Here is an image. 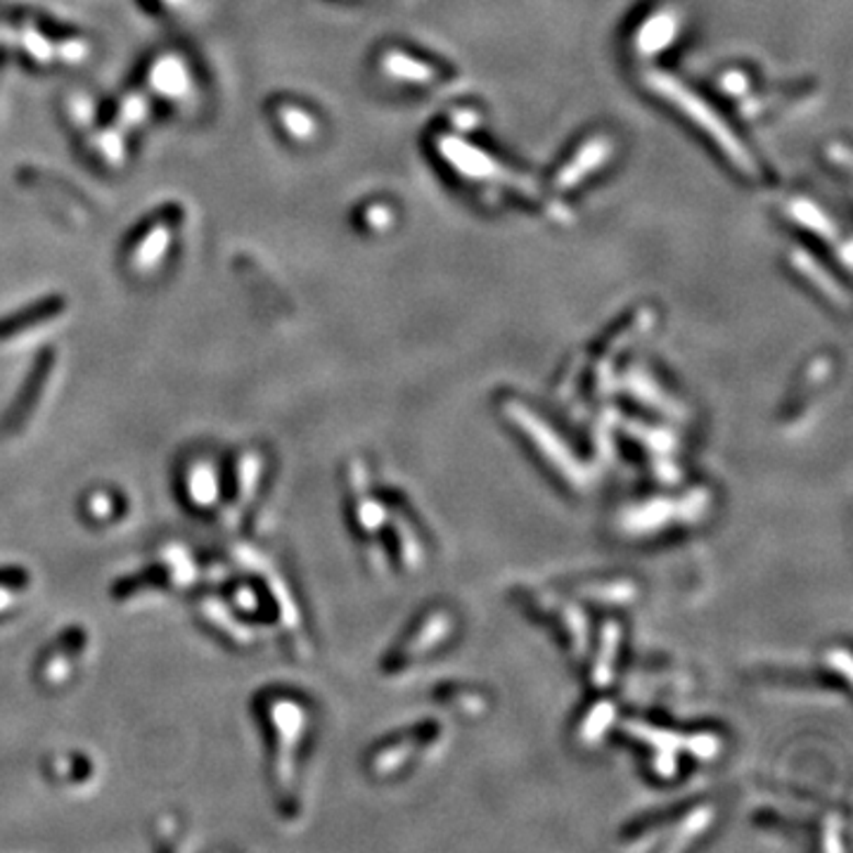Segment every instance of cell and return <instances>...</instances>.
Wrapping results in <instances>:
<instances>
[{"label":"cell","instance_id":"cell-9","mask_svg":"<svg viewBox=\"0 0 853 853\" xmlns=\"http://www.w3.org/2000/svg\"><path fill=\"white\" fill-rule=\"evenodd\" d=\"M716 822V804H695L685 808L676 818L650 820L631 834L633 840L626 842L628 849H662L681 851L695 844L705 837V832Z\"/></svg>","mask_w":853,"mask_h":853},{"label":"cell","instance_id":"cell-2","mask_svg":"<svg viewBox=\"0 0 853 853\" xmlns=\"http://www.w3.org/2000/svg\"><path fill=\"white\" fill-rule=\"evenodd\" d=\"M498 411L503 420L534 448L536 458L555 474L564 489L574 491L576 496H588L595 486L593 468L574 451L572 444L564 441L555 425L548 423L541 413L515 394L501 396Z\"/></svg>","mask_w":853,"mask_h":853},{"label":"cell","instance_id":"cell-26","mask_svg":"<svg viewBox=\"0 0 853 853\" xmlns=\"http://www.w3.org/2000/svg\"><path fill=\"white\" fill-rule=\"evenodd\" d=\"M615 718H617V709L609 699L595 702V705L591 709H586V714L579 718L576 730H574V742L579 747H583V750H593V747L603 742L609 728L615 726Z\"/></svg>","mask_w":853,"mask_h":853},{"label":"cell","instance_id":"cell-12","mask_svg":"<svg viewBox=\"0 0 853 853\" xmlns=\"http://www.w3.org/2000/svg\"><path fill=\"white\" fill-rule=\"evenodd\" d=\"M519 601L529 609H534L543 621H552V626L558 628V633L564 638L566 648L576 662L586 660L591 650L588 619L574 601H569V597L560 593L538 591V588L521 591Z\"/></svg>","mask_w":853,"mask_h":853},{"label":"cell","instance_id":"cell-13","mask_svg":"<svg viewBox=\"0 0 853 853\" xmlns=\"http://www.w3.org/2000/svg\"><path fill=\"white\" fill-rule=\"evenodd\" d=\"M650 86L654 88L656 93L666 96L673 104H678V108L683 112H687V116H691L693 122H697L699 126H705L709 136L726 149V155L736 161L738 167H742L747 173H754V164H752L750 155H747L744 147L730 136V128L714 114V110L709 108L707 102H702L695 93L687 91V88H683L678 81H673L671 77H666V74H652Z\"/></svg>","mask_w":853,"mask_h":853},{"label":"cell","instance_id":"cell-22","mask_svg":"<svg viewBox=\"0 0 853 853\" xmlns=\"http://www.w3.org/2000/svg\"><path fill=\"white\" fill-rule=\"evenodd\" d=\"M621 642H624L621 624L617 619L605 621L588 664V683L595 687V691H605V687H609L611 681H615L617 664L621 656Z\"/></svg>","mask_w":853,"mask_h":853},{"label":"cell","instance_id":"cell-8","mask_svg":"<svg viewBox=\"0 0 853 853\" xmlns=\"http://www.w3.org/2000/svg\"><path fill=\"white\" fill-rule=\"evenodd\" d=\"M458 631L456 615L448 607H431L420 617L399 646L384 656V676H403L420 666L427 656L439 652Z\"/></svg>","mask_w":853,"mask_h":853},{"label":"cell","instance_id":"cell-32","mask_svg":"<svg viewBox=\"0 0 853 853\" xmlns=\"http://www.w3.org/2000/svg\"><path fill=\"white\" fill-rule=\"evenodd\" d=\"M673 29H676V24H673L671 18H654L646 29H642V34L638 38L640 48L642 50H660L662 46H666V43L671 41L673 36Z\"/></svg>","mask_w":853,"mask_h":853},{"label":"cell","instance_id":"cell-28","mask_svg":"<svg viewBox=\"0 0 853 853\" xmlns=\"http://www.w3.org/2000/svg\"><path fill=\"white\" fill-rule=\"evenodd\" d=\"M830 372V363L828 361H818L813 363L811 368H808V378H804L806 382L799 384V389L795 392V396H792L789 406L785 411L787 420H801V415L808 411V406H811V401H808V396L818 394V386L820 382L828 378Z\"/></svg>","mask_w":853,"mask_h":853},{"label":"cell","instance_id":"cell-11","mask_svg":"<svg viewBox=\"0 0 853 853\" xmlns=\"http://www.w3.org/2000/svg\"><path fill=\"white\" fill-rule=\"evenodd\" d=\"M192 609L198 621L226 648L235 652H249L257 648L259 628L251 626L245 617H239L214 583L194 595Z\"/></svg>","mask_w":853,"mask_h":853},{"label":"cell","instance_id":"cell-15","mask_svg":"<svg viewBox=\"0 0 853 853\" xmlns=\"http://www.w3.org/2000/svg\"><path fill=\"white\" fill-rule=\"evenodd\" d=\"M441 738H444V728L439 723L429 721V723L415 726L406 732H401V736H394L372 747L366 761V768L372 777H378V781H386V777L408 768L415 761V756H420L427 747L441 742Z\"/></svg>","mask_w":853,"mask_h":853},{"label":"cell","instance_id":"cell-24","mask_svg":"<svg viewBox=\"0 0 853 853\" xmlns=\"http://www.w3.org/2000/svg\"><path fill=\"white\" fill-rule=\"evenodd\" d=\"M46 773L50 781L59 787H83L91 785L98 775V763L93 756H88L83 752H59L50 756Z\"/></svg>","mask_w":853,"mask_h":853},{"label":"cell","instance_id":"cell-17","mask_svg":"<svg viewBox=\"0 0 853 853\" xmlns=\"http://www.w3.org/2000/svg\"><path fill=\"white\" fill-rule=\"evenodd\" d=\"M181 501L194 515H212L223 503V468L209 456H188L178 470Z\"/></svg>","mask_w":853,"mask_h":853},{"label":"cell","instance_id":"cell-1","mask_svg":"<svg viewBox=\"0 0 853 853\" xmlns=\"http://www.w3.org/2000/svg\"><path fill=\"white\" fill-rule=\"evenodd\" d=\"M254 716L268 747V787L282 818L302 811V773L311 732V711L302 697L288 691H261L254 697Z\"/></svg>","mask_w":853,"mask_h":853},{"label":"cell","instance_id":"cell-10","mask_svg":"<svg viewBox=\"0 0 853 853\" xmlns=\"http://www.w3.org/2000/svg\"><path fill=\"white\" fill-rule=\"evenodd\" d=\"M624 730L633 740L650 747V750L654 752L652 768L656 775H662L664 781H671V777L676 775V771H678L676 754H673V750L676 752L683 750L699 761H711L714 756H718V752H721V742H718V738L711 736V732H697V736H676V732H671V730H662V728H654L648 723H633V721L624 723Z\"/></svg>","mask_w":853,"mask_h":853},{"label":"cell","instance_id":"cell-30","mask_svg":"<svg viewBox=\"0 0 853 853\" xmlns=\"http://www.w3.org/2000/svg\"><path fill=\"white\" fill-rule=\"evenodd\" d=\"M795 261L801 263V266H799V271H801L806 278H811V280L818 284L822 294H828V296L832 299V302H837V306L846 308V294H844L840 288H837V282L832 284V280L820 271L818 263H813L811 259H808L806 254H797Z\"/></svg>","mask_w":853,"mask_h":853},{"label":"cell","instance_id":"cell-16","mask_svg":"<svg viewBox=\"0 0 853 853\" xmlns=\"http://www.w3.org/2000/svg\"><path fill=\"white\" fill-rule=\"evenodd\" d=\"M57 368V353L53 349L43 351L34 368L29 370L24 378L20 392L14 394L8 411L0 417V439H14L22 434L29 425H32L38 406L48 394V386L53 380V372Z\"/></svg>","mask_w":853,"mask_h":853},{"label":"cell","instance_id":"cell-25","mask_svg":"<svg viewBox=\"0 0 853 853\" xmlns=\"http://www.w3.org/2000/svg\"><path fill=\"white\" fill-rule=\"evenodd\" d=\"M63 311H65V304L59 302V299H50V302H41L38 306L14 313V316L0 321V339L8 341L14 337L34 333L38 327L48 325L50 321L63 316Z\"/></svg>","mask_w":853,"mask_h":853},{"label":"cell","instance_id":"cell-23","mask_svg":"<svg viewBox=\"0 0 853 853\" xmlns=\"http://www.w3.org/2000/svg\"><path fill=\"white\" fill-rule=\"evenodd\" d=\"M81 515L91 527L108 529L128 515V498L122 491L110 486L93 489L88 491L81 501Z\"/></svg>","mask_w":853,"mask_h":853},{"label":"cell","instance_id":"cell-4","mask_svg":"<svg viewBox=\"0 0 853 853\" xmlns=\"http://www.w3.org/2000/svg\"><path fill=\"white\" fill-rule=\"evenodd\" d=\"M714 496L705 486H695L685 496H656L626 505L615 517V529L628 541H650L676 529H691L711 515Z\"/></svg>","mask_w":853,"mask_h":853},{"label":"cell","instance_id":"cell-3","mask_svg":"<svg viewBox=\"0 0 853 853\" xmlns=\"http://www.w3.org/2000/svg\"><path fill=\"white\" fill-rule=\"evenodd\" d=\"M233 560L237 569H245V572L254 574L261 583V588L273 609V628L280 631V638L284 642V648H288V654L294 662H308L316 648H313V638L308 631L302 603H299L288 574L282 572L276 560L263 555L259 548L247 543L233 548Z\"/></svg>","mask_w":853,"mask_h":853},{"label":"cell","instance_id":"cell-18","mask_svg":"<svg viewBox=\"0 0 853 853\" xmlns=\"http://www.w3.org/2000/svg\"><path fill=\"white\" fill-rule=\"evenodd\" d=\"M624 429H626L628 437H631L642 448V453L648 456L652 474L664 484H676L681 479V474H678L681 472L678 470V439L673 437L669 429L652 427V425L636 423V420H626Z\"/></svg>","mask_w":853,"mask_h":853},{"label":"cell","instance_id":"cell-6","mask_svg":"<svg viewBox=\"0 0 853 853\" xmlns=\"http://www.w3.org/2000/svg\"><path fill=\"white\" fill-rule=\"evenodd\" d=\"M200 576V566L194 562L192 552L183 543H164L153 562L141 566L138 572L119 576L112 588L110 597L114 603H131L141 601L145 595L157 593H181L190 591L192 583Z\"/></svg>","mask_w":853,"mask_h":853},{"label":"cell","instance_id":"cell-33","mask_svg":"<svg viewBox=\"0 0 853 853\" xmlns=\"http://www.w3.org/2000/svg\"><path fill=\"white\" fill-rule=\"evenodd\" d=\"M789 212H792V216L799 218L801 223H806L808 228L818 231L820 235H826L828 239L840 237V235H837V231L830 226V221L820 214L818 206H811V204H806V202H795V204H792Z\"/></svg>","mask_w":853,"mask_h":853},{"label":"cell","instance_id":"cell-5","mask_svg":"<svg viewBox=\"0 0 853 853\" xmlns=\"http://www.w3.org/2000/svg\"><path fill=\"white\" fill-rule=\"evenodd\" d=\"M271 456L263 446H239L223 468V503L221 513L226 529L245 531L251 527L266 498Z\"/></svg>","mask_w":853,"mask_h":853},{"label":"cell","instance_id":"cell-29","mask_svg":"<svg viewBox=\"0 0 853 853\" xmlns=\"http://www.w3.org/2000/svg\"><path fill=\"white\" fill-rule=\"evenodd\" d=\"M607 157L605 153V143L603 141H595L588 149H583V155L572 164V167H566L564 173L558 178V186H572L576 183L579 178L586 173V169L591 171L593 167H597L603 159Z\"/></svg>","mask_w":853,"mask_h":853},{"label":"cell","instance_id":"cell-31","mask_svg":"<svg viewBox=\"0 0 853 853\" xmlns=\"http://www.w3.org/2000/svg\"><path fill=\"white\" fill-rule=\"evenodd\" d=\"M444 705H448L451 709H456L458 714H468V716H476L479 711L486 709V702L479 697L476 691H460V687H444V691H439Z\"/></svg>","mask_w":853,"mask_h":853},{"label":"cell","instance_id":"cell-27","mask_svg":"<svg viewBox=\"0 0 853 853\" xmlns=\"http://www.w3.org/2000/svg\"><path fill=\"white\" fill-rule=\"evenodd\" d=\"M32 588V574L24 566H0V619L8 617Z\"/></svg>","mask_w":853,"mask_h":853},{"label":"cell","instance_id":"cell-14","mask_svg":"<svg viewBox=\"0 0 853 853\" xmlns=\"http://www.w3.org/2000/svg\"><path fill=\"white\" fill-rule=\"evenodd\" d=\"M88 648H91V633L81 624H71L65 631H59L36 660L38 685L46 691H57V687L67 685L77 676Z\"/></svg>","mask_w":853,"mask_h":853},{"label":"cell","instance_id":"cell-21","mask_svg":"<svg viewBox=\"0 0 853 853\" xmlns=\"http://www.w3.org/2000/svg\"><path fill=\"white\" fill-rule=\"evenodd\" d=\"M572 593L583 603L603 607H624L638 601L640 586L631 576H597L574 583Z\"/></svg>","mask_w":853,"mask_h":853},{"label":"cell","instance_id":"cell-7","mask_svg":"<svg viewBox=\"0 0 853 853\" xmlns=\"http://www.w3.org/2000/svg\"><path fill=\"white\" fill-rule=\"evenodd\" d=\"M344 486H347L349 521L358 541L366 548L368 564L378 572L386 569V550L382 543V529L386 521V498L380 496L370 482L366 460L351 458L344 465Z\"/></svg>","mask_w":853,"mask_h":853},{"label":"cell","instance_id":"cell-19","mask_svg":"<svg viewBox=\"0 0 853 853\" xmlns=\"http://www.w3.org/2000/svg\"><path fill=\"white\" fill-rule=\"evenodd\" d=\"M384 529H389V534H392L396 560L403 566V572L408 574L423 572V566L427 564V546L408 510H403V507L394 501H386Z\"/></svg>","mask_w":853,"mask_h":853},{"label":"cell","instance_id":"cell-20","mask_svg":"<svg viewBox=\"0 0 853 853\" xmlns=\"http://www.w3.org/2000/svg\"><path fill=\"white\" fill-rule=\"evenodd\" d=\"M626 389L640 406H646L648 411L656 415H666L669 420H687V408L683 403L669 394L666 389L656 382L654 375H650L648 368L633 366L626 375Z\"/></svg>","mask_w":853,"mask_h":853}]
</instances>
